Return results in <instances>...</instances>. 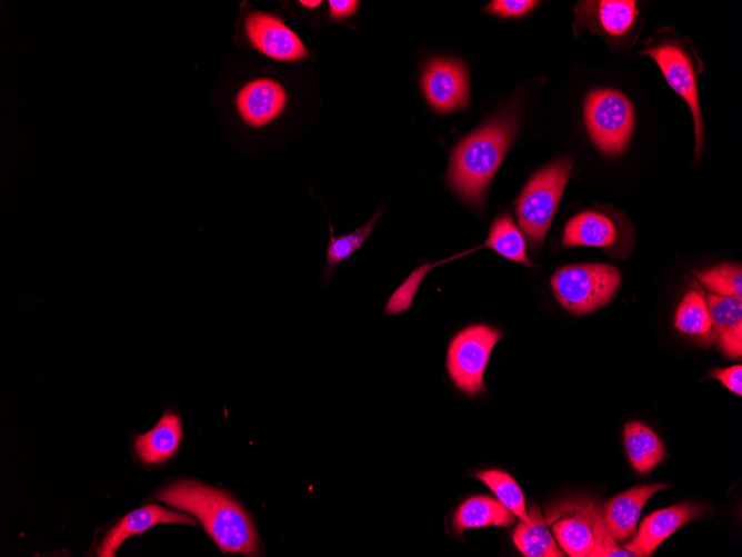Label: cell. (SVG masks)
I'll return each instance as SVG.
<instances>
[{"instance_id": "cell-1", "label": "cell", "mask_w": 742, "mask_h": 557, "mask_svg": "<svg viewBox=\"0 0 742 557\" xmlns=\"http://www.w3.org/2000/svg\"><path fill=\"white\" fill-rule=\"evenodd\" d=\"M157 499L195 517L222 553L258 556L254 525L225 491L195 480H180L162 489Z\"/></svg>"}, {"instance_id": "cell-2", "label": "cell", "mask_w": 742, "mask_h": 557, "mask_svg": "<svg viewBox=\"0 0 742 557\" xmlns=\"http://www.w3.org/2000/svg\"><path fill=\"white\" fill-rule=\"evenodd\" d=\"M518 128L513 108L464 138L454 149L448 183L464 200L474 205L483 200Z\"/></svg>"}, {"instance_id": "cell-3", "label": "cell", "mask_w": 742, "mask_h": 557, "mask_svg": "<svg viewBox=\"0 0 742 557\" xmlns=\"http://www.w3.org/2000/svg\"><path fill=\"white\" fill-rule=\"evenodd\" d=\"M572 169L564 157L538 171L515 202L518 222L531 247L543 243Z\"/></svg>"}, {"instance_id": "cell-4", "label": "cell", "mask_w": 742, "mask_h": 557, "mask_svg": "<svg viewBox=\"0 0 742 557\" xmlns=\"http://www.w3.org/2000/svg\"><path fill=\"white\" fill-rule=\"evenodd\" d=\"M620 282L619 270L610 265L581 263L559 269L551 287L564 309L581 316L610 302Z\"/></svg>"}, {"instance_id": "cell-5", "label": "cell", "mask_w": 742, "mask_h": 557, "mask_svg": "<svg viewBox=\"0 0 742 557\" xmlns=\"http://www.w3.org/2000/svg\"><path fill=\"white\" fill-rule=\"evenodd\" d=\"M591 140L606 156H618L628 146L633 127L634 109L629 98L614 89H594L583 107Z\"/></svg>"}, {"instance_id": "cell-6", "label": "cell", "mask_w": 742, "mask_h": 557, "mask_svg": "<svg viewBox=\"0 0 742 557\" xmlns=\"http://www.w3.org/2000/svg\"><path fill=\"white\" fill-rule=\"evenodd\" d=\"M501 336L494 327L472 325L453 337L448 348L447 367L460 390L475 395L484 389L483 372Z\"/></svg>"}, {"instance_id": "cell-7", "label": "cell", "mask_w": 742, "mask_h": 557, "mask_svg": "<svg viewBox=\"0 0 742 557\" xmlns=\"http://www.w3.org/2000/svg\"><path fill=\"white\" fill-rule=\"evenodd\" d=\"M598 500L586 496L568 497L547 507L545 524L564 554L571 557H593L592 523Z\"/></svg>"}, {"instance_id": "cell-8", "label": "cell", "mask_w": 742, "mask_h": 557, "mask_svg": "<svg viewBox=\"0 0 742 557\" xmlns=\"http://www.w3.org/2000/svg\"><path fill=\"white\" fill-rule=\"evenodd\" d=\"M640 54L651 57L662 71L669 86L688 103L694 123L695 156L699 155L703 139V122L698 96V67L690 51L676 39H664Z\"/></svg>"}, {"instance_id": "cell-9", "label": "cell", "mask_w": 742, "mask_h": 557, "mask_svg": "<svg viewBox=\"0 0 742 557\" xmlns=\"http://www.w3.org/2000/svg\"><path fill=\"white\" fill-rule=\"evenodd\" d=\"M422 88L431 107L439 112L468 106L469 77L465 67L458 60H430L422 74Z\"/></svg>"}, {"instance_id": "cell-10", "label": "cell", "mask_w": 742, "mask_h": 557, "mask_svg": "<svg viewBox=\"0 0 742 557\" xmlns=\"http://www.w3.org/2000/svg\"><path fill=\"white\" fill-rule=\"evenodd\" d=\"M576 27L602 34L608 40L628 39L636 28L639 10L634 1H583L575 9Z\"/></svg>"}, {"instance_id": "cell-11", "label": "cell", "mask_w": 742, "mask_h": 557, "mask_svg": "<svg viewBox=\"0 0 742 557\" xmlns=\"http://www.w3.org/2000/svg\"><path fill=\"white\" fill-rule=\"evenodd\" d=\"M245 33L251 43L270 58L294 61L308 54L300 38L272 14L264 12L248 14Z\"/></svg>"}, {"instance_id": "cell-12", "label": "cell", "mask_w": 742, "mask_h": 557, "mask_svg": "<svg viewBox=\"0 0 742 557\" xmlns=\"http://www.w3.org/2000/svg\"><path fill=\"white\" fill-rule=\"evenodd\" d=\"M700 514L701 508L696 504H678L655 510L641 521L622 547L638 557H650L662 541Z\"/></svg>"}, {"instance_id": "cell-13", "label": "cell", "mask_w": 742, "mask_h": 557, "mask_svg": "<svg viewBox=\"0 0 742 557\" xmlns=\"http://www.w3.org/2000/svg\"><path fill=\"white\" fill-rule=\"evenodd\" d=\"M668 487L666 484L635 486L598 505L608 530L618 544H623L633 536L641 510L648 499L656 491Z\"/></svg>"}, {"instance_id": "cell-14", "label": "cell", "mask_w": 742, "mask_h": 557, "mask_svg": "<svg viewBox=\"0 0 742 557\" xmlns=\"http://www.w3.org/2000/svg\"><path fill=\"white\" fill-rule=\"evenodd\" d=\"M706 305L711 328L705 334L709 344H716L731 358L742 354V300L733 296L709 294Z\"/></svg>"}, {"instance_id": "cell-15", "label": "cell", "mask_w": 742, "mask_h": 557, "mask_svg": "<svg viewBox=\"0 0 742 557\" xmlns=\"http://www.w3.org/2000/svg\"><path fill=\"white\" fill-rule=\"evenodd\" d=\"M157 524H187L197 526L188 514L173 511L159 505H147L123 517L104 537L97 555L114 556L119 546L130 536L140 534Z\"/></svg>"}, {"instance_id": "cell-16", "label": "cell", "mask_w": 742, "mask_h": 557, "mask_svg": "<svg viewBox=\"0 0 742 557\" xmlns=\"http://www.w3.org/2000/svg\"><path fill=\"white\" fill-rule=\"evenodd\" d=\"M287 101L283 88L271 79H257L244 84L237 93L235 105L243 121L261 127L275 118Z\"/></svg>"}, {"instance_id": "cell-17", "label": "cell", "mask_w": 742, "mask_h": 557, "mask_svg": "<svg viewBox=\"0 0 742 557\" xmlns=\"http://www.w3.org/2000/svg\"><path fill=\"white\" fill-rule=\"evenodd\" d=\"M181 437L180 418L173 412H166L151 430L136 438V451L143 462L159 464L177 451Z\"/></svg>"}, {"instance_id": "cell-18", "label": "cell", "mask_w": 742, "mask_h": 557, "mask_svg": "<svg viewBox=\"0 0 742 557\" xmlns=\"http://www.w3.org/2000/svg\"><path fill=\"white\" fill-rule=\"evenodd\" d=\"M613 221L596 211H583L565 225L562 242L564 247H608L616 239Z\"/></svg>"}, {"instance_id": "cell-19", "label": "cell", "mask_w": 742, "mask_h": 557, "mask_svg": "<svg viewBox=\"0 0 742 557\" xmlns=\"http://www.w3.org/2000/svg\"><path fill=\"white\" fill-rule=\"evenodd\" d=\"M528 511L530 521L520 519L512 538L517 548L527 557H562L564 553L549 531L538 505Z\"/></svg>"}, {"instance_id": "cell-20", "label": "cell", "mask_w": 742, "mask_h": 557, "mask_svg": "<svg viewBox=\"0 0 742 557\" xmlns=\"http://www.w3.org/2000/svg\"><path fill=\"white\" fill-rule=\"evenodd\" d=\"M515 515L499 500L489 496H474L460 505L453 517V525L458 533L468 528L483 526L509 527L515 520Z\"/></svg>"}, {"instance_id": "cell-21", "label": "cell", "mask_w": 742, "mask_h": 557, "mask_svg": "<svg viewBox=\"0 0 742 557\" xmlns=\"http://www.w3.org/2000/svg\"><path fill=\"white\" fill-rule=\"evenodd\" d=\"M624 444L629 459L638 473L650 471L665 457L659 437L640 421L625 424Z\"/></svg>"}, {"instance_id": "cell-22", "label": "cell", "mask_w": 742, "mask_h": 557, "mask_svg": "<svg viewBox=\"0 0 742 557\" xmlns=\"http://www.w3.org/2000/svg\"><path fill=\"white\" fill-rule=\"evenodd\" d=\"M481 247L492 248L509 260L531 265L525 253L524 237L509 213H503L493 221L489 237Z\"/></svg>"}, {"instance_id": "cell-23", "label": "cell", "mask_w": 742, "mask_h": 557, "mask_svg": "<svg viewBox=\"0 0 742 557\" xmlns=\"http://www.w3.org/2000/svg\"><path fill=\"white\" fill-rule=\"evenodd\" d=\"M382 215L379 209L374 215L361 227L354 231L338 237L330 236L327 246L325 265L322 271L321 280L327 282L334 271V268L350 256H352L359 248L362 247L367 238L372 232L378 219Z\"/></svg>"}, {"instance_id": "cell-24", "label": "cell", "mask_w": 742, "mask_h": 557, "mask_svg": "<svg viewBox=\"0 0 742 557\" xmlns=\"http://www.w3.org/2000/svg\"><path fill=\"white\" fill-rule=\"evenodd\" d=\"M497 496L498 500L521 520L529 523L524 496L515 480L502 470H484L475 475Z\"/></svg>"}, {"instance_id": "cell-25", "label": "cell", "mask_w": 742, "mask_h": 557, "mask_svg": "<svg viewBox=\"0 0 742 557\" xmlns=\"http://www.w3.org/2000/svg\"><path fill=\"white\" fill-rule=\"evenodd\" d=\"M675 328L689 335H705L711 328V318L704 297L689 291L680 302L674 320Z\"/></svg>"}, {"instance_id": "cell-26", "label": "cell", "mask_w": 742, "mask_h": 557, "mask_svg": "<svg viewBox=\"0 0 742 557\" xmlns=\"http://www.w3.org/2000/svg\"><path fill=\"white\" fill-rule=\"evenodd\" d=\"M696 276L711 294L742 297V270L740 265L722 263L696 272Z\"/></svg>"}, {"instance_id": "cell-27", "label": "cell", "mask_w": 742, "mask_h": 557, "mask_svg": "<svg viewBox=\"0 0 742 557\" xmlns=\"http://www.w3.org/2000/svg\"><path fill=\"white\" fill-rule=\"evenodd\" d=\"M433 265L425 263L410 273V276L393 291L389 298L384 314L398 315L411 307L412 299L423 277Z\"/></svg>"}, {"instance_id": "cell-28", "label": "cell", "mask_w": 742, "mask_h": 557, "mask_svg": "<svg viewBox=\"0 0 742 557\" xmlns=\"http://www.w3.org/2000/svg\"><path fill=\"white\" fill-rule=\"evenodd\" d=\"M592 534L594 539L593 557H636L633 553L620 547L613 539L601 517L599 506L592 523Z\"/></svg>"}, {"instance_id": "cell-29", "label": "cell", "mask_w": 742, "mask_h": 557, "mask_svg": "<svg viewBox=\"0 0 742 557\" xmlns=\"http://www.w3.org/2000/svg\"><path fill=\"white\" fill-rule=\"evenodd\" d=\"M538 1L530 0H495L491 1L485 10L500 17H520L530 12Z\"/></svg>"}, {"instance_id": "cell-30", "label": "cell", "mask_w": 742, "mask_h": 557, "mask_svg": "<svg viewBox=\"0 0 742 557\" xmlns=\"http://www.w3.org/2000/svg\"><path fill=\"white\" fill-rule=\"evenodd\" d=\"M711 377L720 380L732 392L741 396L742 394V366L734 365L728 368H716Z\"/></svg>"}, {"instance_id": "cell-31", "label": "cell", "mask_w": 742, "mask_h": 557, "mask_svg": "<svg viewBox=\"0 0 742 557\" xmlns=\"http://www.w3.org/2000/svg\"><path fill=\"white\" fill-rule=\"evenodd\" d=\"M358 1L351 0H330V16L335 19H342L355 12L358 8Z\"/></svg>"}, {"instance_id": "cell-32", "label": "cell", "mask_w": 742, "mask_h": 557, "mask_svg": "<svg viewBox=\"0 0 742 557\" xmlns=\"http://www.w3.org/2000/svg\"><path fill=\"white\" fill-rule=\"evenodd\" d=\"M301 4L307 6V7H317L321 3V1H300Z\"/></svg>"}]
</instances>
